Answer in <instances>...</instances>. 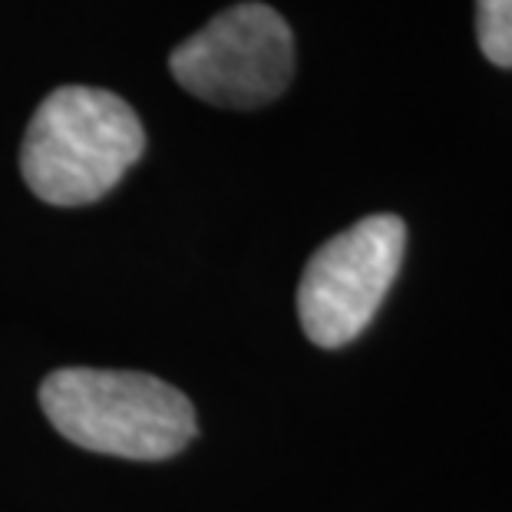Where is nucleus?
<instances>
[{
	"instance_id": "obj_1",
	"label": "nucleus",
	"mask_w": 512,
	"mask_h": 512,
	"mask_svg": "<svg viewBox=\"0 0 512 512\" xmlns=\"http://www.w3.org/2000/svg\"><path fill=\"white\" fill-rule=\"evenodd\" d=\"M146 129L123 96L96 86H60L30 119L20 172L37 199L90 205L136 166Z\"/></svg>"
},
{
	"instance_id": "obj_2",
	"label": "nucleus",
	"mask_w": 512,
	"mask_h": 512,
	"mask_svg": "<svg viewBox=\"0 0 512 512\" xmlns=\"http://www.w3.org/2000/svg\"><path fill=\"white\" fill-rule=\"evenodd\" d=\"M40 407L70 443L123 460H166L195 437L189 397L133 370H53Z\"/></svg>"
},
{
	"instance_id": "obj_3",
	"label": "nucleus",
	"mask_w": 512,
	"mask_h": 512,
	"mask_svg": "<svg viewBox=\"0 0 512 512\" xmlns=\"http://www.w3.org/2000/svg\"><path fill=\"white\" fill-rule=\"evenodd\" d=\"M172 76L199 100L255 110L278 100L294 73V37L268 4H235L172 50Z\"/></svg>"
},
{
	"instance_id": "obj_4",
	"label": "nucleus",
	"mask_w": 512,
	"mask_h": 512,
	"mask_svg": "<svg viewBox=\"0 0 512 512\" xmlns=\"http://www.w3.org/2000/svg\"><path fill=\"white\" fill-rule=\"evenodd\" d=\"M407 225L397 215H367L311 255L298 285V318L318 347H344L377 314L394 285Z\"/></svg>"
},
{
	"instance_id": "obj_5",
	"label": "nucleus",
	"mask_w": 512,
	"mask_h": 512,
	"mask_svg": "<svg viewBox=\"0 0 512 512\" xmlns=\"http://www.w3.org/2000/svg\"><path fill=\"white\" fill-rule=\"evenodd\" d=\"M476 40L496 67H512V0H476Z\"/></svg>"
}]
</instances>
